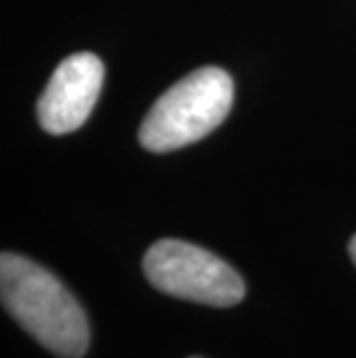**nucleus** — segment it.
Instances as JSON below:
<instances>
[{
    "label": "nucleus",
    "mask_w": 356,
    "mask_h": 358,
    "mask_svg": "<svg viewBox=\"0 0 356 358\" xmlns=\"http://www.w3.org/2000/svg\"><path fill=\"white\" fill-rule=\"evenodd\" d=\"M0 299L14 322L58 358H81L88 352L86 312L63 282L30 259L3 252Z\"/></svg>",
    "instance_id": "1"
},
{
    "label": "nucleus",
    "mask_w": 356,
    "mask_h": 358,
    "mask_svg": "<svg viewBox=\"0 0 356 358\" xmlns=\"http://www.w3.org/2000/svg\"><path fill=\"white\" fill-rule=\"evenodd\" d=\"M234 81L222 67H199L157 97L139 127L150 153H169L208 136L229 116Z\"/></svg>",
    "instance_id": "2"
},
{
    "label": "nucleus",
    "mask_w": 356,
    "mask_h": 358,
    "mask_svg": "<svg viewBox=\"0 0 356 358\" xmlns=\"http://www.w3.org/2000/svg\"><path fill=\"white\" fill-rule=\"evenodd\" d=\"M143 273L157 292L211 308L238 306L245 282L213 252L194 243L164 238L148 248Z\"/></svg>",
    "instance_id": "3"
},
{
    "label": "nucleus",
    "mask_w": 356,
    "mask_h": 358,
    "mask_svg": "<svg viewBox=\"0 0 356 358\" xmlns=\"http://www.w3.org/2000/svg\"><path fill=\"white\" fill-rule=\"evenodd\" d=\"M104 65L90 51L67 56L56 67L37 102V120L44 132L67 134L88 120L102 93Z\"/></svg>",
    "instance_id": "4"
},
{
    "label": "nucleus",
    "mask_w": 356,
    "mask_h": 358,
    "mask_svg": "<svg viewBox=\"0 0 356 358\" xmlns=\"http://www.w3.org/2000/svg\"><path fill=\"white\" fill-rule=\"evenodd\" d=\"M347 250H350V257H352V262H354V266H356V236L350 241V248H347Z\"/></svg>",
    "instance_id": "5"
},
{
    "label": "nucleus",
    "mask_w": 356,
    "mask_h": 358,
    "mask_svg": "<svg viewBox=\"0 0 356 358\" xmlns=\"http://www.w3.org/2000/svg\"><path fill=\"white\" fill-rule=\"evenodd\" d=\"M192 358H194V356H192Z\"/></svg>",
    "instance_id": "6"
}]
</instances>
